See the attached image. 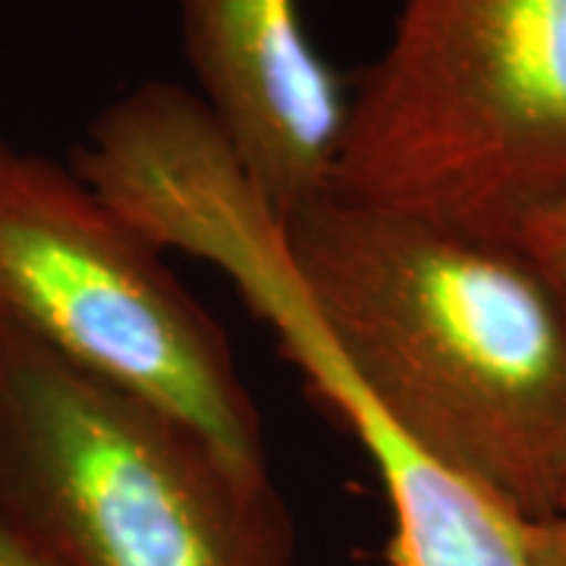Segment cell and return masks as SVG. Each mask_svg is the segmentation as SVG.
<instances>
[{
	"label": "cell",
	"instance_id": "obj_7",
	"mask_svg": "<svg viewBox=\"0 0 566 566\" xmlns=\"http://www.w3.org/2000/svg\"><path fill=\"white\" fill-rule=\"evenodd\" d=\"M513 243L566 303V189L520 223Z\"/></svg>",
	"mask_w": 566,
	"mask_h": 566
},
{
	"label": "cell",
	"instance_id": "obj_2",
	"mask_svg": "<svg viewBox=\"0 0 566 566\" xmlns=\"http://www.w3.org/2000/svg\"><path fill=\"white\" fill-rule=\"evenodd\" d=\"M70 164L164 252L218 268L271 327L385 485L387 564L526 566L535 520L412 450L340 359L290 255L281 211L196 92L142 82L92 120Z\"/></svg>",
	"mask_w": 566,
	"mask_h": 566
},
{
	"label": "cell",
	"instance_id": "obj_4",
	"mask_svg": "<svg viewBox=\"0 0 566 566\" xmlns=\"http://www.w3.org/2000/svg\"><path fill=\"white\" fill-rule=\"evenodd\" d=\"M566 189V0H400L334 192L513 240Z\"/></svg>",
	"mask_w": 566,
	"mask_h": 566
},
{
	"label": "cell",
	"instance_id": "obj_10",
	"mask_svg": "<svg viewBox=\"0 0 566 566\" xmlns=\"http://www.w3.org/2000/svg\"><path fill=\"white\" fill-rule=\"evenodd\" d=\"M564 513H566V497H564Z\"/></svg>",
	"mask_w": 566,
	"mask_h": 566
},
{
	"label": "cell",
	"instance_id": "obj_1",
	"mask_svg": "<svg viewBox=\"0 0 566 566\" xmlns=\"http://www.w3.org/2000/svg\"><path fill=\"white\" fill-rule=\"evenodd\" d=\"M324 331L394 431L526 520L564 513L566 303L513 240L324 192L283 214Z\"/></svg>",
	"mask_w": 566,
	"mask_h": 566
},
{
	"label": "cell",
	"instance_id": "obj_8",
	"mask_svg": "<svg viewBox=\"0 0 566 566\" xmlns=\"http://www.w3.org/2000/svg\"><path fill=\"white\" fill-rule=\"evenodd\" d=\"M526 566H566V513L532 523Z\"/></svg>",
	"mask_w": 566,
	"mask_h": 566
},
{
	"label": "cell",
	"instance_id": "obj_9",
	"mask_svg": "<svg viewBox=\"0 0 566 566\" xmlns=\"http://www.w3.org/2000/svg\"><path fill=\"white\" fill-rule=\"evenodd\" d=\"M0 566H54L0 513Z\"/></svg>",
	"mask_w": 566,
	"mask_h": 566
},
{
	"label": "cell",
	"instance_id": "obj_5",
	"mask_svg": "<svg viewBox=\"0 0 566 566\" xmlns=\"http://www.w3.org/2000/svg\"><path fill=\"white\" fill-rule=\"evenodd\" d=\"M0 318L66 365L202 431L271 475L262 416L233 349L164 249L73 164L0 142Z\"/></svg>",
	"mask_w": 566,
	"mask_h": 566
},
{
	"label": "cell",
	"instance_id": "obj_6",
	"mask_svg": "<svg viewBox=\"0 0 566 566\" xmlns=\"http://www.w3.org/2000/svg\"><path fill=\"white\" fill-rule=\"evenodd\" d=\"M199 98L281 211L334 189L349 88L300 0H177Z\"/></svg>",
	"mask_w": 566,
	"mask_h": 566
},
{
	"label": "cell",
	"instance_id": "obj_3",
	"mask_svg": "<svg viewBox=\"0 0 566 566\" xmlns=\"http://www.w3.org/2000/svg\"><path fill=\"white\" fill-rule=\"evenodd\" d=\"M0 513L54 566H293L271 475L0 318Z\"/></svg>",
	"mask_w": 566,
	"mask_h": 566
}]
</instances>
